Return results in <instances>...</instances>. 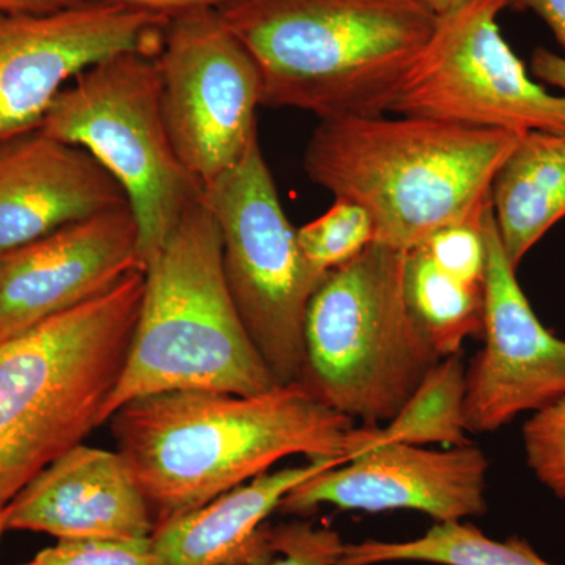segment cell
<instances>
[{
  "label": "cell",
  "instance_id": "obj_29",
  "mask_svg": "<svg viewBox=\"0 0 565 565\" xmlns=\"http://www.w3.org/2000/svg\"><path fill=\"white\" fill-rule=\"evenodd\" d=\"M531 71L537 79L565 92V57L555 52L537 47L531 57Z\"/></svg>",
  "mask_w": 565,
  "mask_h": 565
},
{
  "label": "cell",
  "instance_id": "obj_20",
  "mask_svg": "<svg viewBox=\"0 0 565 565\" xmlns=\"http://www.w3.org/2000/svg\"><path fill=\"white\" fill-rule=\"evenodd\" d=\"M404 292L412 315L441 359L460 353L467 338H482L484 288L445 274L424 247L405 253Z\"/></svg>",
  "mask_w": 565,
  "mask_h": 565
},
{
  "label": "cell",
  "instance_id": "obj_13",
  "mask_svg": "<svg viewBox=\"0 0 565 565\" xmlns=\"http://www.w3.org/2000/svg\"><path fill=\"white\" fill-rule=\"evenodd\" d=\"M487 471L489 460L473 444L446 451L375 445L294 487L278 509L296 515L322 504L364 512L411 509L437 523L463 522L486 514Z\"/></svg>",
  "mask_w": 565,
  "mask_h": 565
},
{
  "label": "cell",
  "instance_id": "obj_24",
  "mask_svg": "<svg viewBox=\"0 0 565 565\" xmlns=\"http://www.w3.org/2000/svg\"><path fill=\"white\" fill-rule=\"evenodd\" d=\"M20 565H156L151 537L58 539Z\"/></svg>",
  "mask_w": 565,
  "mask_h": 565
},
{
  "label": "cell",
  "instance_id": "obj_15",
  "mask_svg": "<svg viewBox=\"0 0 565 565\" xmlns=\"http://www.w3.org/2000/svg\"><path fill=\"white\" fill-rule=\"evenodd\" d=\"M122 206L121 185L84 148L41 129L0 143V253Z\"/></svg>",
  "mask_w": 565,
  "mask_h": 565
},
{
  "label": "cell",
  "instance_id": "obj_28",
  "mask_svg": "<svg viewBox=\"0 0 565 565\" xmlns=\"http://www.w3.org/2000/svg\"><path fill=\"white\" fill-rule=\"evenodd\" d=\"M511 9L534 11L565 51V0H512Z\"/></svg>",
  "mask_w": 565,
  "mask_h": 565
},
{
  "label": "cell",
  "instance_id": "obj_11",
  "mask_svg": "<svg viewBox=\"0 0 565 565\" xmlns=\"http://www.w3.org/2000/svg\"><path fill=\"white\" fill-rule=\"evenodd\" d=\"M169 18L104 0L54 13L0 11V143L41 128L58 93L96 63L158 57Z\"/></svg>",
  "mask_w": 565,
  "mask_h": 565
},
{
  "label": "cell",
  "instance_id": "obj_30",
  "mask_svg": "<svg viewBox=\"0 0 565 565\" xmlns=\"http://www.w3.org/2000/svg\"><path fill=\"white\" fill-rule=\"evenodd\" d=\"M85 0H0L2 13H54L81 6Z\"/></svg>",
  "mask_w": 565,
  "mask_h": 565
},
{
  "label": "cell",
  "instance_id": "obj_12",
  "mask_svg": "<svg viewBox=\"0 0 565 565\" xmlns=\"http://www.w3.org/2000/svg\"><path fill=\"white\" fill-rule=\"evenodd\" d=\"M487 247L484 348L467 367L465 426L494 433L525 412L565 397V340L539 321L505 256L492 207L482 218Z\"/></svg>",
  "mask_w": 565,
  "mask_h": 565
},
{
  "label": "cell",
  "instance_id": "obj_26",
  "mask_svg": "<svg viewBox=\"0 0 565 565\" xmlns=\"http://www.w3.org/2000/svg\"><path fill=\"white\" fill-rule=\"evenodd\" d=\"M267 542L275 557L264 565H340L344 542L329 526L310 522L267 527Z\"/></svg>",
  "mask_w": 565,
  "mask_h": 565
},
{
  "label": "cell",
  "instance_id": "obj_9",
  "mask_svg": "<svg viewBox=\"0 0 565 565\" xmlns=\"http://www.w3.org/2000/svg\"><path fill=\"white\" fill-rule=\"evenodd\" d=\"M512 0H465L437 17L390 111L473 129L565 134V96L535 84L498 28Z\"/></svg>",
  "mask_w": 565,
  "mask_h": 565
},
{
  "label": "cell",
  "instance_id": "obj_10",
  "mask_svg": "<svg viewBox=\"0 0 565 565\" xmlns=\"http://www.w3.org/2000/svg\"><path fill=\"white\" fill-rule=\"evenodd\" d=\"M156 58L170 140L182 166L204 188L258 139V66L218 10L170 18Z\"/></svg>",
  "mask_w": 565,
  "mask_h": 565
},
{
  "label": "cell",
  "instance_id": "obj_16",
  "mask_svg": "<svg viewBox=\"0 0 565 565\" xmlns=\"http://www.w3.org/2000/svg\"><path fill=\"white\" fill-rule=\"evenodd\" d=\"M7 530L57 539L151 537L156 525L120 452L74 446L6 505Z\"/></svg>",
  "mask_w": 565,
  "mask_h": 565
},
{
  "label": "cell",
  "instance_id": "obj_3",
  "mask_svg": "<svg viewBox=\"0 0 565 565\" xmlns=\"http://www.w3.org/2000/svg\"><path fill=\"white\" fill-rule=\"evenodd\" d=\"M520 136L416 117L333 118L315 129L303 167L334 199L370 212L374 243L411 252L448 226L482 222Z\"/></svg>",
  "mask_w": 565,
  "mask_h": 565
},
{
  "label": "cell",
  "instance_id": "obj_27",
  "mask_svg": "<svg viewBox=\"0 0 565 565\" xmlns=\"http://www.w3.org/2000/svg\"><path fill=\"white\" fill-rule=\"evenodd\" d=\"M129 9L148 11L166 18L180 17L196 10H221L237 0H104Z\"/></svg>",
  "mask_w": 565,
  "mask_h": 565
},
{
  "label": "cell",
  "instance_id": "obj_32",
  "mask_svg": "<svg viewBox=\"0 0 565 565\" xmlns=\"http://www.w3.org/2000/svg\"><path fill=\"white\" fill-rule=\"evenodd\" d=\"M7 530V512L6 508H0V541H2V535Z\"/></svg>",
  "mask_w": 565,
  "mask_h": 565
},
{
  "label": "cell",
  "instance_id": "obj_25",
  "mask_svg": "<svg viewBox=\"0 0 565 565\" xmlns=\"http://www.w3.org/2000/svg\"><path fill=\"white\" fill-rule=\"evenodd\" d=\"M422 247L445 274L473 288H484L487 247L482 222L448 226Z\"/></svg>",
  "mask_w": 565,
  "mask_h": 565
},
{
  "label": "cell",
  "instance_id": "obj_7",
  "mask_svg": "<svg viewBox=\"0 0 565 565\" xmlns=\"http://www.w3.org/2000/svg\"><path fill=\"white\" fill-rule=\"evenodd\" d=\"M40 129L84 148L118 181L139 230L143 267L200 202L203 185L167 131L152 55L125 52L85 70L58 93Z\"/></svg>",
  "mask_w": 565,
  "mask_h": 565
},
{
  "label": "cell",
  "instance_id": "obj_23",
  "mask_svg": "<svg viewBox=\"0 0 565 565\" xmlns=\"http://www.w3.org/2000/svg\"><path fill=\"white\" fill-rule=\"evenodd\" d=\"M523 445L535 478L565 503V397L527 419Z\"/></svg>",
  "mask_w": 565,
  "mask_h": 565
},
{
  "label": "cell",
  "instance_id": "obj_18",
  "mask_svg": "<svg viewBox=\"0 0 565 565\" xmlns=\"http://www.w3.org/2000/svg\"><path fill=\"white\" fill-rule=\"evenodd\" d=\"M490 204L505 256L519 269L565 217V134H522L494 174Z\"/></svg>",
  "mask_w": 565,
  "mask_h": 565
},
{
  "label": "cell",
  "instance_id": "obj_21",
  "mask_svg": "<svg viewBox=\"0 0 565 565\" xmlns=\"http://www.w3.org/2000/svg\"><path fill=\"white\" fill-rule=\"evenodd\" d=\"M465 375L467 367L460 353L441 359L399 414L386 427L371 429L366 449L384 444H440L449 448L470 445L465 426Z\"/></svg>",
  "mask_w": 565,
  "mask_h": 565
},
{
  "label": "cell",
  "instance_id": "obj_5",
  "mask_svg": "<svg viewBox=\"0 0 565 565\" xmlns=\"http://www.w3.org/2000/svg\"><path fill=\"white\" fill-rule=\"evenodd\" d=\"M275 385L226 286L217 223L193 204L145 267L139 319L104 423L150 394H256Z\"/></svg>",
  "mask_w": 565,
  "mask_h": 565
},
{
  "label": "cell",
  "instance_id": "obj_17",
  "mask_svg": "<svg viewBox=\"0 0 565 565\" xmlns=\"http://www.w3.org/2000/svg\"><path fill=\"white\" fill-rule=\"evenodd\" d=\"M341 465L310 460L263 473L163 525L151 535L156 565H264L273 561L264 520L307 479Z\"/></svg>",
  "mask_w": 565,
  "mask_h": 565
},
{
  "label": "cell",
  "instance_id": "obj_14",
  "mask_svg": "<svg viewBox=\"0 0 565 565\" xmlns=\"http://www.w3.org/2000/svg\"><path fill=\"white\" fill-rule=\"evenodd\" d=\"M143 270L131 207L71 223L0 253V343Z\"/></svg>",
  "mask_w": 565,
  "mask_h": 565
},
{
  "label": "cell",
  "instance_id": "obj_31",
  "mask_svg": "<svg viewBox=\"0 0 565 565\" xmlns=\"http://www.w3.org/2000/svg\"><path fill=\"white\" fill-rule=\"evenodd\" d=\"M422 2L427 7V9L434 11L437 17H441V14L455 10L456 7H459L460 3L465 2V0H422Z\"/></svg>",
  "mask_w": 565,
  "mask_h": 565
},
{
  "label": "cell",
  "instance_id": "obj_1",
  "mask_svg": "<svg viewBox=\"0 0 565 565\" xmlns=\"http://www.w3.org/2000/svg\"><path fill=\"white\" fill-rule=\"evenodd\" d=\"M109 422L156 527L267 473L285 457L349 462L366 449L371 433L302 382L256 394H150L122 405Z\"/></svg>",
  "mask_w": 565,
  "mask_h": 565
},
{
  "label": "cell",
  "instance_id": "obj_8",
  "mask_svg": "<svg viewBox=\"0 0 565 565\" xmlns=\"http://www.w3.org/2000/svg\"><path fill=\"white\" fill-rule=\"evenodd\" d=\"M200 203L221 232L226 286L252 343L278 385L299 382L308 305L327 274L305 258L258 139Z\"/></svg>",
  "mask_w": 565,
  "mask_h": 565
},
{
  "label": "cell",
  "instance_id": "obj_6",
  "mask_svg": "<svg viewBox=\"0 0 565 565\" xmlns=\"http://www.w3.org/2000/svg\"><path fill=\"white\" fill-rule=\"evenodd\" d=\"M405 253L371 244L326 275L305 318L299 382L367 427L392 422L441 360L405 299Z\"/></svg>",
  "mask_w": 565,
  "mask_h": 565
},
{
  "label": "cell",
  "instance_id": "obj_22",
  "mask_svg": "<svg viewBox=\"0 0 565 565\" xmlns=\"http://www.w3.org/2000/svg\"><path fill=\"white\" fill-rule=\"evenodd\" d=\"M305 258L318 273L344 266L374 243L373 217L362 204L337 196L330 210L297 230Z\"/></svg>",
  "mask_w": 565,
  "mask_h": 565
},
{
  "label": "cell",
  "instance_id": "obj_4",
  "mask_svg": "<svg viewBox=\"0 0 565 565\" xmlns=\"http://www.w3.org/2000/svg\"><path fill=\"white\" fill-rule=\"evenodd\" d=\"M143 288L137 270L0 343V508L104 424Z\"/></svg>",
  "mask_w": 565,
  "mask_h": 565
},
{
  "label": "cell",
  "instance_id": "obj_2",
  "mask_svg": "<svg viewBox=\"0 0 565 565\" xmlns=\"http://www.w3.org/2000/svg\"><path fill=\"white\" fill-rule=\"evenodd\" d=\"M250 52L262 106L381 117L433 36L422 0H237L218 10Z\"/></svg>",
  "mask_w": 565,
  "mask_h": 565
},
{
  "label": "cell",
  "instance_id": "obj_19",
  "mask_svg": "<svg viewBox=\"0 0 565 565\" xmlns=\"http://www.w3.org/2000/svg\"><path fill=\"white\" fill-rule=\"evenodd\" d=\"M427 563L437 565H553L523 539L494 541L471 523H435L414 541L345 544L340 565Z\"/></svg>",
  "mask_w": 565,
  "mask_h": 565
}]
</instances>
